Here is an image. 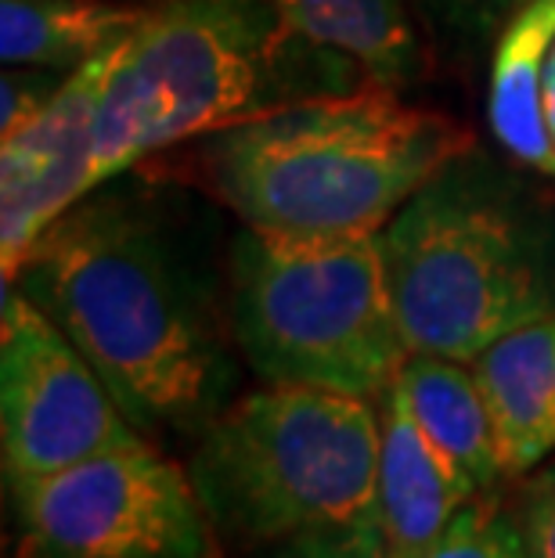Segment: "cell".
Masks as SVG:
<instances>
[{"instance_id":"6da1fadb","label":"cell","mask_w":555,"mask_h":558,"mask_svg":"<svg viewBox=\"0 0 555 558\" xmlns=\"http://www.w3.org/2000/svg\"><path fill=\"white\" fill-rule=\"evenodd\" d=\"M145 436H198L234 383L214 300L130 198L87 195L33 245L19 278Z\"/></svg>"},{"instance_id":"7a4b0ae2","label":"cell","mask_w":555,"mask_h":558,"mask_svg":"<svg viewBox=\"0 0 555 558\" xmlns=\"http://www.w3.org/2000/svg\"><path fill=\"white\" fill-rule=\"evenodd\" d=\"M214 192L245 228L292 239L379 234L444 162L462 123L386 87L322 90L203 137Z\"/></svg>"},{"instance_id":"3957f363","label":"cell","mask_w":555,"mask_h":558,"mask_svg":"<svg viewBox=\"0 0 555 558\" xmlns=\"http://www.w3.org/2000/svg\"><path fill=\"white\" fill-rule=\"evenodd\" d=\"M411 353L472 361L555 314V209L476 148L444 162L379 231Z\"/></svg>"},{"instance_id":"277c9868","label":"cell","mask_w":555,"mask_h":558,"mask_svg":"<svg viewBox=\"0 0 555 558\" xmlns=\"http://www.w3.org/2000/svg\"><path fill=\"white\" fill-rule=\"evenodd\" d=\"M379 403L317 386L264 383L195 436L188 476L209 519L245 548L375 515Z\"/></svg>"},{"instance_id":"5b68a950","label":"cell","mask_w":555,"mask_h":558,"mask_svg":"<svg viewBox=\"0 0 555 558\" xmlns=\"http://www.w3.org/2000/svg\"><path fill=\"white\" fill-rule=\"evenodd\" d=\"M297 44L303 40L270 0H159L145 8L101 94L94 192L152 151L297 101L281 87Z\"/></svg>"},{"instance_id":"8992f818","label":"cell","mask_w":555,"mask_h":558,"mask_svg":"<svg viewBox=\"0 0 555 558\" xmlns=\"http://www.w3.org/2000/svg\"><path fill=\"white\" fill-rule=\"evenodd\" d=\"M231 339L264 383L383 403L411 350L379 234L292 239L245 228L231 248Z\"/></svg>"},{"instance_id":"52a82bcc","label":"cell","mask_w":555,"mask_h":558,"mask_svg":"<svg viewBox=\"0 0 555 558\" xmlns=\"http://www.w3.org/2000/svg\"><path fill=\"white\" fill-rule=\"evenodd\" d=\"M8 490L19 558H224L192 476L152 439Z\"/></svg>"},{"instance_id":"ba28073f","label":"cell","mask_w":555,"mask_h":558,"mask_svg":"<svg viewBox=\"0 0 555 558\" xmlns=\"http://www.w3.org/2000/svg\"><path fill=\"white\" fill-rule=\"evenodd\" d=\"M148 439L73 339L4 284L0 303V450L8 483L37 480Z\"/></svg>"},{"instance_id":"9c48e42d","label":"cell","mask_w":555,"mask_h":558,"mask_svg":"<svg viewBox=\"0 0 555 558\" xmlns=\"http://www.w3.org/2000/svg\"><path fill=\"white\" fill-rule=\"evenodd\" d=\"M123 47V44H120ZM120 47L58 83L55 98L15 134L0 137V270L19 278L33 245L76 202L94 195L98 109Z\"/></svg>"},{"instance_id":"30bf717a","label":"cell","mask_w":555,"mask_h":558,"mask_svg":"<svg viewBox=\"0 0 555 558\" xmlns=\"http://www.w3.org/2000/svg\"><path fill=\"white\" fill-rule=\"evenodd\" d=\"M379 414L383 444L375 476V522L386 537L389 558H411L441 537L447 522L480 490L462 465L433 444L394 389L379 403Z\"/></svg>"},{"instance_id":"8fae6325","label":"cell","mask_w":555,"mask_h":558,"mask_svg":"<svg viewBox=\"0 0 555 558\" xmlns=\"http://www.w3.org/2000/svg\"><path fill=\"white\" fill-rule=\"evenodd\" d=\"M487 400L505 480L555 454V314L527 320L469 361Z\"/></svg>"},{"instance_id":"7c38bea8","label":"cell","mask_w":555,"mask_h":558,"mask_svg":"<svg viewBox=\"0 0 555 558\" xmlns=\"http://www.w3.org/2000/svg\"><path fill=\"white\" fill-rule=\"evenodd\" d=\"M270 8L306 47L369 87L400 90L426 69L408 0H270Z\"/></svg>"},{"instance_id":"4fadbf2b","label":"cell","mask_w":555,"mask_h":558,"mask_svg":"<svg viewBox=\"0 0 555 558\" xmlns=\"http://www.w3.org/2000/svg\"><path fill=\"white\" fill-rule=\"evenodd\" d=\"M555 47V0H530L494 37L487 120L494 141L523 166L555 181V145L541 109V76Z\"/></svg>"},{"instance_id":"5bb4252c","label":"cell","mask_w":555,"mask_h":558,"mask_svg":"<svg viewBox=\"0 0 555 558\" xmlns=\"http://www.w3.org/2000/svg\"><path fill=\"white\" fill-rule=\"evenodd\" d=\"M394 393L408 403L433 444L462 465L480 494H491L505 480L491 411L472 364L436 353H408Z\"/></svg>"},{"instance_id":"9a60e30c","label":"cell","mask_w":555,"mask_h":558,"mask_svg":"<svg viewBox=\"0 0 555 558\" xmlns=\"http://www.w3.org/2000/svg\"><path fill=\"white\" fill-rule=\"evenodd\" d=\"M141 19L145 8L116 0H0V54L65 76L120 47Z\"/></svg>"},{"instance_id":"2e32d148","label":"cell","mask_w":555,"mask_h":558,"mask_svg":"<svg viewBox=\"0 0 555 558\" xmlns=\"http://www.w3.org/2000/svg\"><path fill=\"white\" fill-rule=\"evenodd\" d=\"M411 558H530L523 530L498 497L476 494L447 530Z\"/></svg>"},{"instance_id":"e0dca14e","label":"cell","mask_w":555,"mask_h":558,"mask_svg":"<svg viewBox=\"0 0 555 558\" xmlns=\"http://www.w3.org/2000/svg\"><path fill=\"white\" fill-rule=\"evenodd\" d=\"M267 558H389L386 537L379 522L361 519L350 526H333V530H314L289 537L270 548Z\"/></svg>"},{"instance_id":"ac0fdd59","label":"cell","mask_w":555,"mask_h":558,"mask_svg":"<svg viewBox=\"0 0 555 558\" xmlns=\"http://www.w3.org/2000/svg\"><path fill=\"white\" fill-rule=\"evenodd\" d=\"M519 486L512 515L523 530L530 558H555V454Z\"/></svg>"},{"instance_id":"d6986e66","label":"cell","mask_w":555,"mask_h":558,"mask_svg":"<svg viewBox=\"0 0 555 558\" xmlns=\"http://www.w3.org/2000/svg\"><path fill=\"white\" fill-rule=\"evenodd\" d=\"M65 76L47 73V69L8 65L4 83H0V137H8V134H15L19 126H26L33 116L55 98L58 83Z\"/></svg>"},{"instance_id":"ffe728a7","label":"cell","mask_w":555,"mask_h":558,"mask_svg":"<svg viewBox=\"0 0 555 558\" xmlns=\"http://www.w3.org/2000/svg\"><path fill=\"white\" fill-rule=\"evenodd\" d=\"M447 22L472 37H498V29L530 0H436Z\"/></svg>"},{"instance_id":"44dd1931","label":"cell","mask_w":555,"mask_h":558,"mask_svg":"<svg viewBox=\"0 0 555 558\" xmlns=\"http://www.w3.org/2000/svg\"><path fill=\"white\" fill-rule=\"evenodd\" d=\"M541 109H545V126L555 145V47L545 62V76H541Z\"/></svg>"}]
</instances>
